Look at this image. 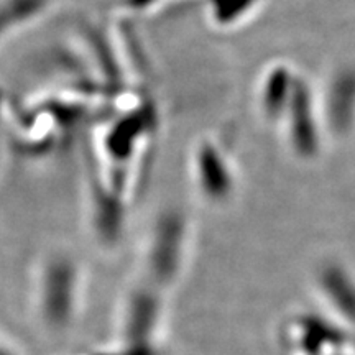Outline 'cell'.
<instances>
[{"instance_id":"1","label":"cell","mask_w":355,"mask_h":355,"mask_svg":"<svg viewBox=\"0 0 355 355\" xmlns=\"http://www.w3.org/2000/svg\"><path fill=\"white\" fill-rule=\"evenodd\" d=\"M181 212L170 209L155 220L148 243V265L157 278L170 282L180 268L188 229Z\"/></svg>"},{"instance_id":"2","label":"cell","mask_w":355,"mask_h":355,"mask_svg":"<svg viewBox=\"0 0 355 355\" xmlns=\"http://www.w3.org/2000/svg\"><path fill=\"white\" fill-rule=\"evenodd\" d=\"M193 176L207 202L222 204L232 196L235 176L225 153L212 140H201L193 152Z\"/></svg>"},{"instance_id":"6","label":"cell","mask_w":355,"mask_h":355,"mask_svg":"<svg viewBox=\"0 0 355 355\" xmlns=\"http://www.w3.org/2000/svg\"><path fill=\"white\" fill-rule=\"evenodd\" d=\"M298 79L286 64H275L261 76L259 104L268 121H275V117H282L285 114Z\"/></svg>"},{"instance_id":"5","label":"cell","mask_w":355,"mask_h":355,"mask_svg":"<svg viewBox=\"0 0 355 355\" xmlns=\"http://www.w3.org/2000/svg\"><path fill=\"white\" fill-rule=\"evenodd\" d=\"M324 300L340 318L355 322V277L337 263L324 265L318 278Z\"/></svg>"},{"instance_id":"3","label":"cell","mask_w":355,"mask_h":355,"mask_svg":"<svg viewBox=\"0 0 355 355\" xmlns=\"http://www.w3.org/2000/svg\"><path fill=\"white\" fill-rule=\"evenodd\" d=\"M286 122L288 144L300 157L309 158L319 148V132L313 92L308 84L298 79L290 104L283 114Z\"/></svg>"},{"instance_id":"8","label":"cell","mask_w":355,"mask_h":355,"mask_svg":"<svg viewBox=\"0 0 355 355\" xmlns=\"http://www.w3.org/2000/svg\"><path fill=\"white\" fill-rule=\"evenodd\" d=\"M0 125H2V101H0Z\"/></svg>"},{"instance_id":"7","label":"cell","mask_w":355,"mask_h":355,"mask_svg":"<svg viewBox=\"0 0 355 355\" xmlns=\"http://www.w3.org/2000/svg\"><path fill=\"white\" fill-rule=\"evenodd\" d=\"M48 0H0V42L38 19Z\"/></svg>"},{"instance_id":"4","label":"cell","mask_w":355,"mask_h":355,"mask_svg":"<svg viewBox=\"0 0 355 355\" xmlns=\"http://www.w3.org/2000/svg\"><path fill=\"white\" fill-rule=\"evenodd\" d=\"M326 97V117L331 133L343 137L355 123V69H343L331 78Z\"/></svg>"}]
</instances>
